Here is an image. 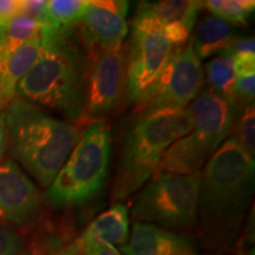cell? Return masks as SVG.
<instances>
[{
    "mask_svg": "<svg viewBox=\"0 0 255 255\" xmlns=\"http://www.w3.org/2000/svg\"><path fill=\"white\" fill-rule=\"evenodd\" d=\"M254 159L231 136L201 171L197 214L210 245H226L237 234L254 194Z\"/></svg>",
    "mask_w": 255,
    "mask_h": 255,
    "instance_id": "obj_1",
    "label": "cell"
},
{
    "mask_svg": "<svg viewBox=\"0 0 255 255\" xmlns=\"http://www.w3.org/2000/svg\"><path fill=\"white\" fill-rule=\"evenodd\" d=\"M72 27L41 28L39 56L17 85V96L52 108L71 120H81L87 91V64Z\"/></svg>",
    "mask_w": 255,
    "mask_h": 255,
    "instance_id": "obj_2",
    "label": "cell"
},
{
    "mask_svg": "<svg viewBox=\"0 0 255 255\" xmlns=\"http://www.w3.org/2000/svg\"><path fill=\"white\" fill-rule=\"evenodd\" d=\"M5 121L11 155L41 186L49 187L81 138L78 128L21 98L7 104Z\"/></svg>",
    "mask_w": 255,
    "mask_h": 255,
    "instance_id": "obj_3",
    "label": "cell"
},
{
    "mask_svg": "<svg viewBox=\"0 0 255 255\" xmlns=\"http://www.w3.org/2000/svg\"><path fill=\"white\" fill-rule=\"evenodd\" d=\"M191 128L193 120L187 108L138 116L124 139L114 182V201L127 199L141 189L156 173L164 152Z\"/></svg>",
    "mask_w": 255,
    "mask_h": 255,
    "instance_id": "obj_4",
    "label": "cell"
},
{
    "mask_svg": "<svg viewBox=\"0 0 255 255\" xmlns=\"http://www.w3.org/2000/svg\"><path fill=\"white\" fill-rule=\"evenodd\" d=\"M187 109L193 128L164 152L156 173H201L233 130L238 105L203 89Z\"/></svg>",
    "mask_w": 255,
    "mask_h": 255,
    "instance_id": "obj_5",
    "label": "cell"
},
{
    "mask_svg": "<svg viewBox=\"0 0 255 255\" xmlns=\"http://www.w3.org/2000/svg\"><path fill=\"white\" fill-rule=\"evenodd\" d=\"M110 154L109 126L102 120L92 122L47 188L51 205L69 208L94 200L107 181Z\"/></svg>",
    "mask_w": 255,
    "mask_h": 255,
    "instance_id": "obj_6",
    "label": "cell"
},
{
    "mask_svg": "<svg viewBox=\"0 0 255 255\" xmlns=\"http://www.w3.org/2000/svg\"><path fill=\"white\" fill-rule=\"evenodd\" d=\"M200 184L201 173H155L136 197L133 219L168 228L193 225L197 216Z\"/></svg>",
    "mask_w": 255,
    "mask_h": 255,
    "instance_id": "obj_7",
    "label": "cell"
},
{
    "mask_svg": "<svg viewBox=\"0 0 255 255\" xmlns=\"http://www.w3.org/2000/svg\"><path fill=\"white\" fill-rule=\"evenodd\" d=\"M174 51L157 20L141 2L126 49L127 96L138 103L154 84Z\"/></svg>",
    "mask_w": 255,
    "mask_h": 255,
    "instance_id": "obj_8",
    "label": "cell"
},
{
    "mask_svg": "<svg viewBox=\"0 0 255 255\" xmlns=\"http://www.w3.org/2000/svg\"><path fill=\"white\" fill-rule=\"evenodd\" d=\"M203 87V69L201 60L190 45L173 51L167 65L151 88L143 96L138 115H148L164 109H184Z\"/></svg>",
    "mask_w": 255,
    "mask_h": 255,
    "instance_id": "obj_9",
    "label": "cell"
},
{
    "mask_svg": "<svg viewBox=\"0 0 255 255\" xmlns=\"http://www.w3.org/2000/svg\"><path fill=\"white\" fill-rule=\"evenodd\" d=\"M91 68L88 75L84 109L81 121H100L116 109L127 92L126 49L103 51L90 56Z\"/></svg>",
    "mask_w": 255,
    "mask_h": 255,
    "instance_id": "obj_10",
    "label": "cell"
},
{
    "mask_svg": "<svg viewBox=\"0 0 255 255\" xmlns=\"http://www.w3.org/2000/svg\"><path fill=\"white\" fill-rule=\"evenodd\" d=\"M128 2L123 0H91L79 21L89 56L115 50L128 36Z\"/></svg>",
    "mask_w": 255,
    "mask_h": 255,
    "instance_id": "obj_11",
    "label": "cell"
},
{
    "mask_svg": "<svg viewBox=\"0 0 255 255\" xmlns=\"http://www.w3.org/2000/svg\"><path fill=\"white\" fill-rule=\"evenodd\" d=\"M39 208V190L30 177L13 161L0 163V222L23 227Z\"/></svg>",
    "mask_w": 255,
    "mask_h": 255,
    "instance_id": "obj_12",
    "label": "cell"
},
{
    "mask_svg": "<svg viewBox=\"0 0 255 255\" xmlns=\"http://www.w3.org/2000/svg\"><path fill=\"white\" fill-rule=\"evenodd\" d=\"M122 252L126 255H199L193 244L182 235L139 222L133 225L131 237Z\"/></svg>",
    "mask_w": 255,
    "mask_h": 255,
    "instance_id": "obj_13",
    "label": "cell"
},
{
    "mask_svg": "<svg viewBox=\"0 0 255 255\" xmlns=\"http://www.w3.org/2000/svg\"><path fill=\"white\" fill-rule=\"evenodd\" d=\"M143 5L154 15L164 36L173 45H183L186 43L203 7L202 1L191 0H165L143 2Z\"/></svg>",
    "mask_w": 255,
    "mask_h": 255,
    "instance_id": "obj_14",
    "label": "cell"
},
{
    "mask_svg": "<svg viewBox=\"0 0 255 255\" xmlns=\"http://www.w3.org/2000/svg\"><path fill=\"white\" fill-rule=\"evenodd\" d=\"M40 32L25 41L13 52L0 53V103L4 107L14 100L18 83L30 71L39 56Z\"/></svg>",
    "mask_w": 255,
    "mask_h": 255,
    "instance_id": "obj_15",
    "label": "cell"
},
{
    "mask_svg": "<svg viewBox=\"0 0 255 255\" xmlns=\"http://www.w3.org/2000/svg\"><path fill=\"white\" fill-rule=\"evenodd\" d=\"M128 238H129V213L126 206L117 203L110 209L102 213L88 226L77 241V245L78 247H81L89 241H102L111 246L115 245L124 246Z\"/></svg>",
    "mask_w": 255,
    "mask_h": 255,
    "instance_id": "obj_16",
    "label": "cell"
},
{
    "mask_svg": "<svg viewBox=\"0 0 255 255\" xmlns=\"http://www.w3.org/2000/svg\"><path fill=\"white\" fill-rule=\"evenodd\" d=\"M233 38L234 33L232 25L210 13L196 27L190 46L200 60L207 59L227 50Z\"/></svg>",
    "mask_w": 255,
    "mask_h": 255,
    "instance_id": "obj_17",
    "label": "cell"
},
{
    "mask_svg": "<svg viewBox=\"0 0 255 255\" xmlns=\"http://www.w3.org/2000/svg\"><path fill=\"white\" fill-rule=\"evenodd\" d=\"M206 73L209 90L219 95L220 97L237 104L234 94L235 69L233 57L226 51L219 53L207 63Z\"/></svg>",
    "mask_w": 255,
    "mask_h": 255,
    "instance_id": "obj_18",
    "label": "cell"
},
{
    "mask_svg": "<svg viewBox=\"0 0 255 255\" xmlns=\"http://www.w3.org/2000/svg\"><path fill=\"white\" fill-rule=\"evenodd\" d=\"M88 1L85 0H50L45 2L46 24L57 28L71 27L84 15Z\"/></svg>",
    "mask_w": 255,
    "mask_h": 255,
    "instance_id": "obj_19",
    "label": "cell"
},
{
    "mask_svg": "<svg viewBox=\"0 0 255 255\" xmlns=\"http://www.w3.org/2000/svg\"><path fill=\"white\" fill-rule=\"evenodd\" d=\"M203 6L212 14L222 18L229 24L246 25L253 13L255 2L253 0H209L203 2Z\"/></svg>",
    "mask_w": 255,
    "mask_h": 255,
    "instance_id": "obj_20",
    "label": "cell"
},
{
    "mask_svg": "<svg viewBox=\"0 0 255 255\" xmlns=\"http://www.w3.org/2000/svg\"><path fill=\"white\" fill-rule=\"evenodd\" d=\"M234 137L237 142L250 154L255 157V115L254 103L238 108L234 122Z\"/></svg>",
    "mask_w": 255,
    "mask_h": 255,
    "instance_id": "obj_21",
    "label": "cell"
},
{
    "mask_svg": "<svg viewBox=\"0 0 255 255\" xmlns=\"http://www.w3.org/2000/svg\"><path fill=\"white\" fill-rule=\"evenodd\" d=\"M234 94L238 108L254 103L255 94V63L241 62L234 64Z\"/></svg>",
    "mask_w": 255,
    "mask_h": 255,
    "instance_id": "obj_22",
    "label": "cell"
},
{
    "mask_svg": "<svg viewBox=\"0 0 255 255\" xmlns=\"http://www.w3.org/2000/svg\"><path fill=\"white\" fill-rule=\"evenodd\" d=\"M21 240L13 229L0 225V255H17Z\"/></svg>",
    "mask_w": 255,
    "mask_h": 255,
    "instance_id": "obj_23",
    "label": "cell"
},
{
    "mask_svg": "<svg viewBox=\"0 0 255 255\" xmlns=\"http://www.w3.org/2000/svg\"><path fill=\"white\" fill-rule=\"evenodd\" d=\"M233 58L242 56H255V43L253 37H234L226 50Z\"/></svg>",
    "mask_w": 255,
    "mask_h": 255,
    "instance_id": "obj_24",
    "label": "cell"
},
{
    "mask_svg": "<svg viewBox=\"0 0 255 255\" xmlns=\"http://www.w3.org/2000/svg\"><path fill=\"white\" fill-rule=\"evenodd\" d=\"M23 13V1L19 0H0V21L5 25Z\"/></svg>",
    "mask_w": 255,
    "mask_h": 255,
    "instance_id": "obj_25",
    "label": "cell"
},
{
    "mask_svg": "<svg viewBox=\"0 0 255 255\" xmlns=\"http://www.w3.org/2000/svg\"><path fill=\"white\" fill-rule=\"evenodd\" d=\"M79 248H82L84 255H121L114 246L102 241H89Z\"/></svg>",
    "mask_w": 255,
    "mask_h": 255,
    "instance_id": "obj_26",
    "label": "cell"
},
{
    "mask_svg": "<svg viewBox=\"0 0 255 255\" xmlns=\"http://www.w3.org/2000/svg\"><path fill=\"white\" fill-rule=\"evenodd\" d=\"M8 146V135L7 127H6L5 121V111L0 113V161L4 157L6 150Z\"/></svg>",
    "mask_w": 255,
    "mask_h": 255,
    "instance_id": "obj_27",
    "label": "cell"
},
{
    "mask_svg": "<svg viewBox=\"0 0 255 255\" xmlns=\"http://www.w3.org/2000/svg\"><path fill=\"white\" fill-rule=\"evenodd\" d=\"M5 26H6V25H5L4 23H2V21H0V34L2 33V31H4Z\"/></svg>",
    "mask_w": 255,
    "mask_h": 255,
    "instance_id": "obj_28",
    "label": "cell"
},
{
    "mask_svg": "<svg viewBox=\"0 0 255 255\" xmlns=\"http://www.w3.org/2000/svg\"><path fill=\"white\" fill-rule=\"evenodd\" d=\"M246 255H254V251H253V250H252V251H248Z\"/></svg>",
    "mask_w": 255,
    "mask_h": 255,
    "instance_id": "obj_29",
    "label": "cell"
},
{
    "mask_svg": "<svg viewBox=\"0 0 255 255\" xmlns=\"http://www.w3.org/2000/svg\"><path fill=\"white\" fill-rule=\"evenodd\" d=\"M2 109H4V105H2L1 103H0V113H1Z\"/></svg>",
    "mask_w": 255,
    "mask_h": 255,
    "instance_id": "obj_30",
    "label": "cell"
},
{
    "mask_svg": "<svg viewBox=\"0 0 255 255\" xmlns=\"http://www.w3.org/2000/svg\"><path fill=\"white\" fill-rule=\"evenodd\" d=\"M19 255H25V254H19Z\"/></svg>",
    "mask_w": 255,
    "mask_h": 255,
    "instance_id": "obj_31",
    "label": "cell"
}]
</instances>
